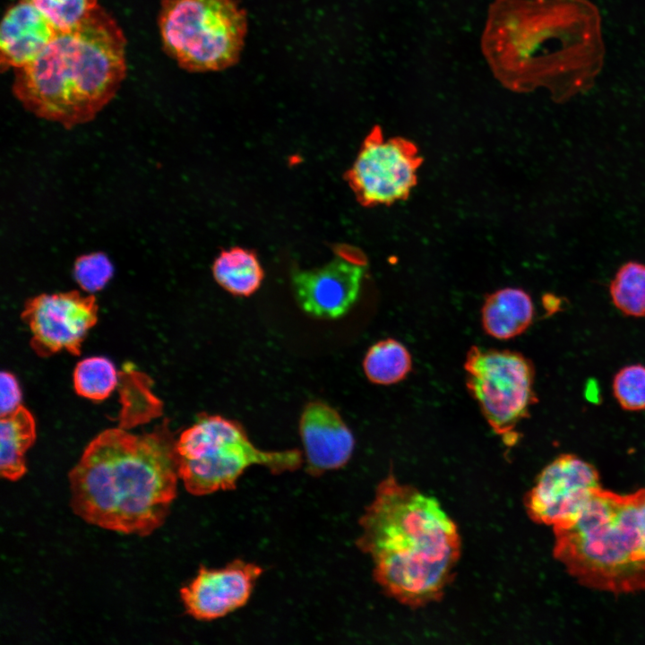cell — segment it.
<instances>
[{
  "instance_id": "1",
  "label": "cell",
  "mask_w": 645,
  "mask_h": 645,
  "mask_svg": "<svg viewBox=\"0 0 645 645\" xmlns=\"http://www.w3.org/2000/svg\"><path fill=\"white\" fill-rule=\"evenodd\" d=\"M480 47L503 87L546 88L557 102L592 86L605 53L599 13L588 0H494Z\"/></svg>"
},
{
  "instance_id": "2",
  "label": "cell",
  "mask_w": 645,
  "mask_h": 645,
  "mask_svg": "<svg viewBox=\"0 0 645 645\" xmlns=\"http://www.w3.org/2000/svg\"><path fill=\"white\" fill-rule=\"evenodd\" d=\"M176 442L167 423L142 434L122 428L101 432L69 473L73 512L105 529L151 534L176 496Z\"/></svg>"
},
{
  "instance_id": "3",
  "label": "cell",
  "mask_w": 645,
  "mask_h": 645,
  "mask_svg": "<svg viewBox=\"0 0 645 645\" xmlns=\"http://www.w3.org/2000/svg\"><path fill=\"white\" fill-rule=\"evenodd\" d=\"M357 546L370 555L374 578L400 603L439 600L461 552L455 522L436 499L389 474L359 520Z\"/></svg>"
},
{
  "instance_id": "4",
  "label": "cell",
  "mask_w": 645,
  "mask_h": 645,
  "mask_svg": "<svg viewBox=\"0 0 645 645\" xmlns=\"http://www.w3.org/2000/svg\"><path fill=\"white\" fill-rule=\"evenodd\" d=\"M125 45L121 27L99 5L15 70L13 92L28 111L66 129L88 123L113 99L125 77Z\"/></svg>"
},
{
  "instance_id": "5",
  "label": "cell",
  "mask_w": 645,
  "mask_h": 645,
  "mask_svg": "<svg viewBox=\"0 0 645 645\" xmlns=\"http://www.w3.org/2000/svg\"><path fill=\"white\" fill-rule=\"evenodd\" d=\"M554 556L576 580L614 594L645 589V488H600L578 520L555 529Z\"/></svg>"
},
{
  "instance_id": "6",
  "label": "cell",
  "mask_w": 645,
  "mask_h": 645,
  "mask_svg": "<svg viewBox=\"0 0 645 645\" xmlns=\"http://www.w3.org/2000/svg\"><path fill=\"white\" fill-rule=\"evenodd\" d=\"M176 453L179 477L194 495L236 488L239 477L253 465L281 474L303 463L299 450H261L239 423L210 414L200 415L181 433Z\"/></svg>"
},
{
  "instance_id": "7",
  "label": "cell",
  "mask_w": 645,
  "mask_h": 645,
  "mask_svg": "<svg viewBox=\"0 0 645 645\" xmlns=\"http://www.w3.org/2000/svg\"><path fill=\"white\" fill-rule=\"evenodd\" d=\"M248 21L236 0H162L159 29L166 53L189 72H216L236 64Z\"/></svg>"
},
{
  "instance_id": "8",
  "label": "cell",
  "mask_w": 645,
  "mask_h": 645,
  "mask_svg": "<svg viewBox=\"0 0 645 645\" xmlns=\"http://www.w3.org/2000/svg\"><path fill=\"white\" fill-rule=\"evenodd\" d=\"M466 385L495 434L512 445L516 427L537 402L535 369L521 353L471 347L464 363Z\"/></svg>"
},
{
  "instance_id": "9",
  "label": "cell",
  "mask_w": 645,
  "mask_h": 645,
  "mask_svg": "<svg viewBox=\"0 0 645 645\" xmlns=\"http://www.w3.org/2000/svg\"><path fill=\"white\" fill-rule=\"evenodd\" d=\"M422 162L414 142L402 137L385 139L381 126L374 125L345 179L363 206L391 205L408 199Z\"/></svg>"
},
{
  "instance_id": "10",
  "label": "cell",
  "mask_w": 645,
  "mask_h": 645,
  "mask_svg": "<svg viewBox=\"0 0 645 645\" xmlns=\"http://www.w3.org/2000/svg\"><path fill=\"white\" fill-rule=\"evenodd\" d=\"M601 488L596 468L581 458L564 453L547 464L526 494L530 519L553 530L572 526Z\"/></svg>"
},
{
  "instance_id": "11",
  "label": "cell",
  "mask_w": 645,
  "mask_h": 645,
  "mask_svg": "<svg viewBox=\"0 0 645 645\" xmlns=\"http://www.w3.org/2000/svg\"><path fill=\"white\" fill-rule=\"evenodd\" d=\"M21 315L30 331V346L39 357L60 351L78 356L98 321V305L94 296L76 290L40 294L26 302Z\"/></svg>"
},
{
  "instance_id": "12",
  "label": "cell",
  "mask_w": 645,
  "mask_h": 645,
  "mask_svg": "<svg viewBox=\"0 0 645 645\" xmlns=\"http://www.w3.org/2000/svg\"><path fill=\"white\" fill-rule=\"evenodd\" d=\"M366 271L362 258L337 255L322 267L295 270L294 296L300 308L318 319H338L357 302Z\"/></svg>"
},
{
  "instance_id": "13",
  "label": "cell",
  "mask_w": 645,
  "mask_h": 645,
  "mask_svg": "<svg viewBox=\"0 0 645 645\" xmlns=\"http://www.w3.org/2000/svg\"><path fill=\"white\" fill-rule=\"evenodd\" d=\"M262 572L260 565L240 559L222 568L200 567L180 590L186 613L200 621L224 617L248 602Z\"/></svg>"
},
{
  "instance_id": "14",
  "label": "cell",
  "mask_w": 645,
  "mask_h": 645,
  "mask_svg": "<svg viewBox=\"0 0 645 645\" xmlns=\"http://www.w3.org/2000/svg\"><path fill=\"white\" fill-rule=\"evenodd\" d=\"M299 433L309 475L318 477L339 469L350 460L355 446L352 432L327 403L314 400L304 407Z\"/></svg>"
},
{
  "instance_id": "15",
  "label": "cell",
  "mask_w": 645,
  "mask_h": 645,
  "mask_svg": "<svg viewBox=\"0 0 645 645\" xmlns=\"http://www.w3.org/2000/svg\"><path fill=\"white\" fill-rule=\"evenodd\" d=\"M60 30L37 7L18 0L6 10L0 28L1 71L20 69L34 61Z\"/></svg>"
},
{
  "instance_id": "16",
  "label": "cell",
  "mask_w": 645,
  "mask_h": 645,
  "mask_svg": "<svg viewBox=\"0 0 645 645\" xmlns=\"http://www.w3.org/2000/svg\"><path fill=\"white\" fill-rule=\"evenodd\" d=\"M534 305L530 296L518 288H504L486 296L481 309L484 331L497 340L522 334L532 323Z\"/></svg>"
},
{
  "instance_id": "17",
  "label": "cell",
  "mask_w": 645,
  "mask_h": 645,
  "mask_svg": "<svg viewBox=\"0 0 645 645\" xmlns=\"http://www.w3.org/2000/svg\"><path fill=\"white\" fill-rule=\"evenodd\" d=\"M36 439V423L31 413L21 405L0 421L1 476L16 481L26 473L25 453Z\"/></svg>"
},
{
  "instance_id": "18",
  "label": "cell",
  "mask_w": 645,
  "mask_h": 645,
  "mask_svg": "<svg viewBox=\"0 0 645 645\" xmlns=\"http://www.w3.org/2000/svg\"><path fill=\"white\" fill-rule=\"evenodd\" d=\"M212 274L221 288L237 297L254 294L264 278L256 253L239 246L219 253L213 262Z\"/></svg>"
},
{
  "instance_id": "19",
  "label": "cell",
  "mask_w": 645,
  "mask_h": 645,
  "mask_svg": "<svg viewBox=\"0 0 645 645\" xmlns=\"http://www.w3.org/2000/svg\"><path fill=\"white\" fill-rule=\"evenodd\" d=\"M411 367L412 359L407 348L391 338L372 345L363 360L366 378L379 385H391L402 381Z\"/></svg>"
},
{
  "instance_id": "20",
  "label": "cell",
  "mask_w": 645,
  "mask_h": 645,
  "mask_svg": "<svg viewBox=\"0 0 645 645\" xmlns=\"http://www.w3.org/2000/svg\"><path fill=\"white\" fill-rule=\"evenodd\" d=\"M609 293L623 314L645 317V264L629 262L621 266L610 283Z\"/></svg>"
},
{
  "instance_id": "21",
  "label": "cell",
  "mask_w": 645,
  "mask_h": 645,
  "mask_svg": "<svg viewBox=\"0 0 645 645\" xmlns=\"http://www.w3.org/2000/svg\"><path fill=\"white\" fill-rule=\"evenodd\" d=\"M73 378L76 393L95 401L107 399L118 381L114 364L104 357L81 360L74 368Z\"/></svg>"
},
{
  "instance_id": "22",
  "label": "cell",
  "mask_w": 645,
  "mask_h": 645,
  "mask_svg": "<svg viewBox=\"0 0 645 645\" xmlns=\"http://www.w3.org/2000/svg\"><path fill=\"white\" fill-rule=\"evenodd\" d=\"M613 395L624 410H645V366L632 364L623 366L612 381Z\"/></svg>"
},
{
  "instance_id": "23",
  "label": "cell",
  "mask_w": 645,
  "mask_h": 645,
  "mask_svg": "<svg viewBox=\"0 0 645 645\" xmlns=\"http://www.w3.org/2000/svg\"><path fill=\"white\" fill-rule=\"evenodd\" d=\"M41 11L60 31L77 26L99 6L98 0H23Z\"/></svg>"
},
{
  "instance_id": "24",
  "label": "cell",
  "mask_w": 645,
  "mask_h": 645,
  "mask_svg": "<svg viewBox=\"0 0 645 645\" xmlns=\"http://www.w3.org/2000/svg\"><path fill=\"white\" fill-rule=\"evenodd\" d=\"M113 266L102 253L79 257L73 268V275L79 286L92 293L105 287L113 275Z\"/></svg>"
},
{
  "instance_id": "25",
  "label": "cell",
  "mask_w": 645,
  "mask_h": 645,
  "mask_svg": "<svg viewBox=\"0 0 645 645\" xmlns=\"http://www.w3.org/2000/svg\"><path fill=\"white\" fill-rule=\"evenodd\" d=\"M0 415L11 414L21 406L22 391L15 376L3 371L0 377Z\"/></svg>"
}]
</instances>
